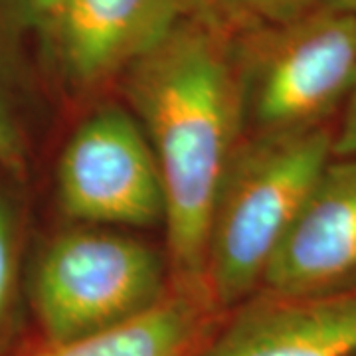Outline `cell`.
I'll return each instance as SVG.
<instances>
[{"mask_svg": "<svg viewBox=\"0 0 356 356\" xmlns=\"http://www.w3.org/2000/svg\"><path fill=\"white\" fill-rule=\"evenodd\" d=\"M129 74V99L163 180L172 281H206L210 218L240 149L245 105L228 40L200 14L182 20Z\"/></svg>", "mask_w": 356, "mask_h": 356, "instance_id": "cell-1", "label": "cell"}, {"mask_svg": "<svg viewBox=\"0 0 356 356\" xmlns=\"http://www.w3.org/2000/svg\"><path fill=\"white\" fill-rule=\"evenodd\" d=\"M331 159L332 137L323 127L261 133L236 151L210 218L204 269L224 309L261 283L281 238Z\"/></svg>", "mask_w": 356, "mask_h": 356, "instance_id": "cell-2", "label": "cell"}, {"mask_svg": "<svg viewBox=\"0 0 356 356\" xmlns=\"http://www.w3.org/2000/svg\"><path fill=\"white\" fill-rule=\"evenodd\" d=\"M168 289L161 257L127 236L67 232L40 259L32 301L46 341L113 329L145 313Z\"/></svg>", "mask_w": 356, "mask_h": 356, "instance_id": "cell-3", "label": "cell"}, {"mask_svg": "<svg viewBox=\"0 0 356 356\" xmlns=\"http://www.w3.org/2000/svg\"><path fill=\"white\" fill-rule=\"evenodd\" d=\"M261 30L250 70L261 133L318 129L356 86V14L318 6Z\"/></svg>", "mask_w": 356, "mask_h": 356, "instance_id": "cell-4", "label": "cell"}, {"mask_svg": "<svg viewBox=\"0 0 356 356\" xmlns=\"http://www.w3.org/2000/svg\"><path fill=\"white\" fill-rule=\"evenodd\" d=\"M65 214L91 224L165 222V192L151 143L119 107H103L67 140L58 165Z\"/></svg>", "mask_w": 356, "mask_h": 356, "instance_id": "cell-5", "label": "cell"}, {"mask_svg": "<svg viewBox=\"0 0 356 356\" xmlns=\"http://www.w3.org/2000/svg\"><path fill=\"white\" fill-rule=\"evenodd\" d=\"M267 291L313 295L356 281V161H329L271 257Z\"/></svg>", "mask_w": 356, "mask_h": 356, "instance_id": "cell-6", "label": "cell"}, {"mask_svg": "<svg viewBox=\"0 0 356 356\" xmlns=\"http://www.w3.org/2000/svg\"><path fill=\"white\" fill-rule=\"evenodd\" d=\"M196 356H356V285L313 295L266 291Z\"/></svg>", "mask_w": 356, "mask_h": 356, "instance_id": "cell-7", "label": "cell"}, {"mask_svg": "<svg viewBox=\"0 0 356 356\" xmlns=\"http://www.w3.org/2000/svg\"><path fill=\"white\" fill-rule=\"evenodd\" d=\"M194 0H62L54 20L72 79L93 88L161 46Z\"/></svg>", "mask_w": 356, "mask_h": 356, "instance_id": "cell-8", "label": "cell"}, {"mask_svg": "<svg viewBox=\"0 0 356 356\" xmlns=\"http://www.w3.org/2000/svg\"><path fill=\"white\" fill-rule=\"evenodd\" d=\"M222 311L206 281H172L137 317L64 343L46 341L22 356H196L220 329Z\"/></svg>", "mask_w": 356, "mask_h": 356, "instance_id": "cell-9", "label": "cell"}, {"mask_svg": "<svg viewBox=\"0 0 356 356\" xmlns=\"http://www.w3.org/2000/svg\"><path fill=\"white\" fill-rule=\"evenodd\" d=\"M200 14L220 26L240 24L271 28L309 14L325 0H194Z\"/></svg>", "mask_w": 356, "mask_h": 356, "instance_id": "cell-10", "label": "cell"}, {"mask_svg": "<svg viewBox=\"0 0 356 356\" xmlns=\"http://www.w3.org/2000/svg\"><path fill=\"white\" fill-rule=\"evenodd\" d=\"M14 287V236L6 204L0 198V325L13 299Z\"/></svg>", "mask_w": 356, "mask_h": 356, "instance_id": "cell-11", "label": "cell"}, {"mask_svg": "<svg viewBox=\"0 0 356 356\" xmlns=\"http://www.w3.org/2000/svg\"><path fill=\"white\" fill-rule=\"evenodd\" d=\"M22 163H24V153H22L20 135L14 127L10 113L0 95V165L13 170H20Z\"/></svg>", "mask_w": 356, "mask_h": 356, "instance_id": "cell-12", "label": "cell"}, {"mask_svg": "<svg viewBox=\"0 0 356 356\" xmlns=\"http://www.w3.org/2000/svg\"><path fill=\"white\" fill-rule=\"evenodd\" d=\"M332 156L356 161V86L344 102L343 125L332 139Z\"/></svg>", "mask_w": 356, "mask_h": 356, "instance_id": "cell-13", "label": "cell"}, {"mask_svg": "<svg viewBox=\"0 0 356 356\" xmlns=\"http://www.w3.org/2000/svg\"><path fill=\"white\" fill-rule=\"evenodd\" d=\"M28 10L34 14L38 18L40 22L51 26L56 16H58V10L62 6V0H24Z\"/></svg>", "mask_w": 356, "mask_h": 356, "instance_id": "cell-14", "label": "cell"}, {"mask_svg": "<svg viewBox=\"0 0 356 356\" xmlns=\"http://www.w3.org/2000/svg\"><path fill=\"white\" fill-rule=\"evenodd\" d=\"M323 6H331L337 10H346V13L356 14V0H325Z\"/></svg>", "mask_w": 356, "mask_h": 356, "instance_id": "cell-15", "label": "cell"}]
</instances>
